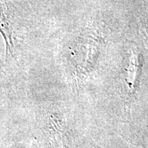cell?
Wrapping results in <instances>:
<instances>
[{
  "instance_id": "1",
  "label": "cell",
  "mask_w": 148,
  "mask_h": 148,
  "mask_svg": "<svg viewBox=\"0 0 148 148\" xmlns=\"http://www.w3.org/2000/svg\"><path fill=\"white\" fill-rule=\"evenodd\" d=\"M0 32L5 41L7 53H12L14 45L12 36L10 17L5 0H0Z\"/></svg>"
},
{
  "instance_id": "2",
  "label": "cell",
  "mask_w": 148,
  "mask_h": 148,
  "mask_svg": "<svg viewBox=\"0 0 148 148\" xmlns=\"http://www.w3.org/2000/svg\"><path fill=\"white\" fill-rule=\"evenodd\" d=\"M141 56L142 55L136 53L134 50L131 54L127 75V84L128 86V90L131 94L135 91L138 86V77L140 75V69L142 65Z\"/></svg>"
}]
</instances>
